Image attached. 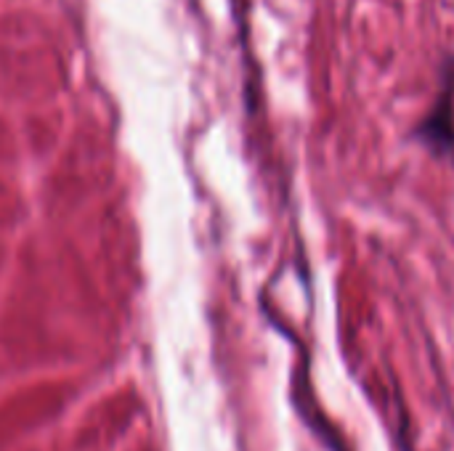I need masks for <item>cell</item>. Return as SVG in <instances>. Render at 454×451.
<instances>
[{
    "mask_svg": "<svg viewBox=\"0 0 454 451\" xmlns=\"http://www.w3.org/2000/svg\"><path fill=\"white\" fill-rule=\"evenodd\" d=\"M412 136L436 157H454V56H450L439 74L436 101L428 114L415 125Z\"/></svg>",
    "mask_w": 454,
    "mask_h": 451,
    "instance_id": "6da1fadb",
    "label": "cell"
}]
</instances>
